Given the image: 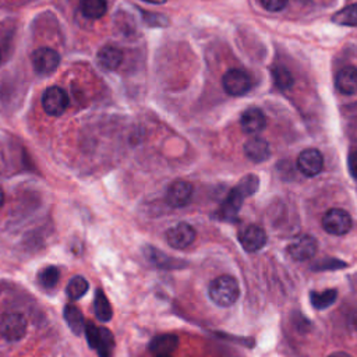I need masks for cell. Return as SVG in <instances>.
<instances>
[{"label": "cell", "instance_id": "obj_2", "mask_svg": "<svg viewBox=\"0 0 357 357\" xmlns=\"http://www.w3.org/2000/svg\"><path fill=\"white\" fill-rule=\"evenodd\" d=\"M85 335L90 347L98 351L99 357H112L115 349L113 333L105 326H97L94 322L85 324Z\"/></svg>", "mask_w": 357, "mask_h": 357}, {"label": "cell", "instance_id": "obj_31", "mask_svg": "<svg viewBox=\"0 0 357 357\" xmlns=\"http://www.w3.org/2000/svg\"><path fill=\"white\" fill-rule=\"evenodd\" d=\"M349 169L350 173L354 178H357V151H354L350 156H349Z\"/></svg>", "mask_w": 357, "mask_h": 357}, {"label": "cell", "instance_id": "obj_6", "mask_svg": "<svg viewBox=\"0 0 357 357\" xmlns=\"http://www.w3.org/2000/svg\"><path fill=\"white\" fill-rule=\"evenodd\" d=\"M33 67L41 76H51L56 72L60 63V55L52 48H40L33 56Z\"/></svg>", "mask_w": 357, "mask_h": 357}, {"label": "cell", "instance_id": "obj_9", "mask_svg": "<svg viewBox=\"0 0 357 357\" xmlns=\"http://www.w3.org/2000/svg\"><path fill=\"white\" fill-rule=\"evenodd\" d=\"M193 197V186L185 181L173 182L166 193V201L173 208H182L190 203Z\"/></svg>", "mask_w": 357, "mask_h": 357}, {"label": "cell", "instance_id": "obj_13", "mask_svg": "<svg viewBox=\"0 0 357 357\" xmlns=\"http://www.w3.org/2000/svg\"><path fill=\"white\" fill-rule=\"evenodd\" d=\"M244 199H247V194L239 186L233 188L219 210V218L225 221H235Z\"/></svg>", "mask_w": 357, "mask_h": 357}, {"label": "cell", "instance_id": "obj_16", "mask_svg": "<svg viewBox=\"0 0 357 357\" xmlns=\"http://www.w3.org/2000/svg\"><path fill=\"white\" fill-rule=\"evenodd\" d=\"M336 88L344 95L357 94V67L346 66L336 74Z\"/></svg>", "mask_w": 357, "mask_h": 357}, {"label": "cell", "instance_id": "obj_3", "mask_svg": "<svg viewBox=\"0 0 357 357\" xmlns=\"http://www.w3.org/2000/svg\"><path fill=\"white\" fill-rule=\"evenodd\" d=\"M27 332V319L20 313H5L0 315V335L10 342H17Z\"/></svg>", "mask_w": 357, "mask_h": 357}, {"label": "cell", "instance_id": "obj_4", "mask_svg": "<svg viewBox=\"0 0 357 357\" xmlns=\"http://www.w3.org/2000/svg\"><path fill=\"white\" fill-rule=\"evenodd\" d=\"M322 228L329 235L343 236L351 229V218L344 210L332 208L324 215Z\"/></svg>", "mask_w": 357, "mask_h": 357}, {"label": "cell", "instance_id": "obj_36", "mask_svg": "<svg viewBox=\"0 0 357 357\" xmlns=\"http://www.w3.org/2000/svg\"><path fill=\"white\" fill-rule=\"evenodd\" d=\"M0 62H2V52H0Z\"/></svg>", "mask_w": 357, "mask_h": 357}, {"label": "cell", "instance_id": "obj_33", "mask_svg": "<svg viewBox=\"0 0 357 357\" xmlns=\"http://www.w3.org/2000/svg\"><path fill=\"white\" fill-rule=\"evenodd\" d=\"M144 2L151 3V5H163V3H166V0H144Z\"/></svg>", "mask_w": 357, "mask_h": 357}, {"label": "cell", "instance_id": "obj_1", "mask_svg": "<svg viewBox=\"0 0 357 357\" xmlns=\"http://www.w3.org/2000/svg\"><path fill=\"white\" fill-rule=\"evenodd\" d=\"M208 296L214 304L219 307H231L240 297V288L233 276L222 275L210 283Z\"/></svg>", "mask_w": 357, "mask_h": 357}, {"label": "cell", "instance_id": "obj_14", "mask_svg": "<svg viewBox=\"0 0 357 357\" xmlns=\"http://www.w3.org/2000/svg\"><path fill=\"white\" fill-rule=\"evenodd\" d=\"M240 126L247 134H258L267 126L265 115L258 108H249L243 112L240 117Z\"/></svg>", "mask_w": 357, "mask_h": 357}, {"label": "cell", "instance_id": "obj_21", "mask_svg": "<svg viewBox=\"0 0 357 357\" xmlns=\"http://www.w3.org/2000/svg\"><path fill=\"white\" fill-rule=\"evenodd\" d=\"M94 308H95V314L98 317L99 321L102 322H108L112 319V306L106 297V294L103 293L102 289H97L95 293V300H94Z\"/></svg>", "mask_w": 357, "mask_h": 357}, {"label": "cell", "instance_id": "obj_23", "mask_svg": "<svg viewBox=\"0 0 357 357\" xmlns=\"http://www.w3.org/2000/svg\"><path fill=\"white\" fill-rule=\"evenodd\" d=\"M333 23L339 26H346V27H357V3L350 5L342 10H339L333 16Z\"/></svg>", "mask_w": 357, "mask_h": 357}, {"label": "cell", "instance_id": "obj_12", "mask_svg": "<svg viewBox=\"0 0 357 357\" xmlns=\"http://www.w3.org/2000/svg\"><path fill=\"white\" fill-rule=\"evenodd\" d=\"M239 240L246 251L254 253L267 244V233L258 225H250L240 232Z\"/></svg>", "mask_w": 357, "mask_h": 357}, {"label": "cell", "instance_id": "obj_17", "mask_svg": "<svg viewBox=\"0 0 357 357\" xmlns=\"http://www.w3.org/2000/svg\"><path fill=\"white\" fill-rule=\"evenodd\" d=\"M122 62H123V52L113 45H106L98 52V63L102 69L108 72H113L119 69Z\"/></svg>", "mask_w": 357, "mask_h": 357}, {"label": "cell", "instance_id": "obj_29", "mask_svg": "<svg viewBox=\"0 0 357 357\" xmlns=\"http://www.w3.org/2000/svg\"><path fill=\"white\" fill-rule=\"evenodd\" d=\"M260 2L268 12H281L286 8L289 0H260Z\"/></svg>", "mask_w": 357, "mask_h": 357}, {"label": "cell", "instance_id": "obj_32", "mask_svg": "<svg viewBox=\"0 0 357 357\" xmlns=\"http://www.w3.org/2000/svg\"><path fill=\"white\" fill-rule=\"evenodd\" d=\"M328 357H351V356H350V354H347V353H344V351H336V353L329 354Z\"/></svg>", "mask_w": 357, "mask_h": 357}, {"label": "cell", "instance_id": "obj_15", "mask_svg": "<svg viewBox=\"0 0 357 357\" xmlns=\"http://www.w3.org/2000/svg\"><path fill=\"white\" fill-rule=\"evenodd\" d=\"M244 153L250 160H253L256 163H261V162H265L271 156V148H269V144L264 138L254 137L246 142Z\"/></svg>", "mask_w": 357, "mask_h": 357}, {"label": "cell", "instance_id": "obj_20", "mask_svg": "<svg viewBox=\"0 0 357 357\" xmlns=\"http://www.w3.org/2000/svg\"><path fill=\"white\" fill-rule=\"evenodd\" d=\"M65 319L69 328L76 333L80 335L85 328V321L81 310L74 304H67L65 307Z\"/></svg>", "mask_w": 357, "mask_h": 357}, {"label": "cell", "instance_id": "obj_10", "mask_svg": "<svg viewBox=\"0 0 357 357\" xmlns=\"http://www.w3.org/2000/svg\"><path fill=\"white\" fill-rule=\"evenodd\" d=\"M297 167L307 177H314L319 174L324 167L322 153L315 148L304 149L297 158Z\"/></svg>", "mask_w": 357, "mask_h": 357}, {"label": "cell", "instance_id": "obj_35", "mask_svg": "<svg viewBox=\"0 0 357 357\" xmlns=\"http://www.w3.org/2000/svg\"><path fill=\"white\" fill-rule=\"evenodd\" d=\"M156 357H172L170 354H162V356H156Z\"/></svg>", "mask_w": 357, "mask_h": 357}, {"label": "cell", "instance_id": "obj_22", "mask_svg": "<svg viewBox=\"0 0 357 357\" xmlns=\"http://www.w3.org/2000/svg\"><path fill=\"white\" fill-rule=\"evenodd\" d=\"M338 297V292L335 289H328L324 292H311L310 293V300L311 304L317 308V310H325L329 306H332L335 303Z\"/></svg>", "mask_w": 357, "mask_h": 357}, {"label": "cell", "instance_id": "obj_18", "mask_svg": "<svg viewBox=\"0 0 357 357\" xmlns=\"http://www.w3.org/2000/svg\"><path fill=\"white\" fill-rule=\"evenodd\" d=\"M177 344H178V338L176 335L163 333V335L155 336L149 342V350L156 356H162V354L172 353L177 347Z\"/></svg>", "mask_w": 357, "mask_h": 357}, {"label": "cell", "instance_id": "obj_34", "mask_svg": "<svg viewBox=\"0 0 357 357\" xmlns=\"http://www.w3.org/2000/svg\"><path fill=\"white\" fill-rule=\"evenodd\" d=\"M3 203H5V194H3V190L0 189V208L3 207Z\"/></svg>", "mask_w": 357, "mask_h": 357}, {"label": "cell", "instance_id": "obj_8", "mask_svg": "<svg viewBox=\"0 0 357 357\" xmlns=\"http://www.w3.org/2000/svg\"><path fill=\"white\" fill-rule=\"evenodd\" d=\"M196 240V231L186 222L177 224L166 232V242L169 246L177 250L188 249Z\"/></svg>", "mask_w": 357, "mask_h": 357}, {"label": "cell", "instance_id": "obj_5", "mask_svg": "<svg viewBox=\"0 0 357 357\" xmlns=\"http://www.w3.org/2000/svg\"><path fill=\"white\" fill-rule=\"evenodd\" d=\"M69 106V97L60 87H49L42 95V108L49 116H62Z\"/></svg>", "mask_w": 357, "mask_h": 357}, {"label": "cell", "instance_id": "obj_24", "mask_svg": "<svg viewBox=\"0 0 357 357\" xmlns=\"http://www.w3.org/2000/svg\"><path fill=\"white\" fill-rule=\"evenodd\" d=\"M88 288H90V285L84 276H74L69 282V285L66 288V293L72 300H78L88 292Z\"/></svg>", "mask_w": 357, "mask_h": 357}, {"label": "cell", "instance_id": "obj_30", "mask_svg": "<svg viewBox=\"0 0 357 357\" xmlns=\"http://www.w3.org/2000/svg\"><path fill=\"white\" fill-rule=\"evenodd\" d=\"M144 19L151 24V26H162L167 24V22L163 19L160 15H153V13H144Z\"/></svg>", "mask_w": 357, "mask_h": 357}, {"label": "cell", "instance_id": "obj_25", "mask_svg": "<svg viewBox=\"0 0 357 357\" xmlns=\"http://www.w3.org/2000/svg\"><path fill=\"white\" fill-rule=\"evenodd\" d=\"M272 78L275 81V85L282 91L292 88V85L294 83L292 73L283 66H275L272 69Z\"/></svg>", "mask_w": 357, "mask_h": 357}, {"label": "cell", "instance_id": "obj_7", "mask_svg": "<svg viewBox=\"0 0 357 357\" xmlns=\"http://www.w3.org/2000/svg\"><path fill=\"white\" fill-rule=\"evenodd\" d=\"M222 84L226 94L232 97H243L251 88V78L243 70L232 69L224 76Z\"/></svg>", "mask_w": 357, "mask_h": 357}, {"label": "cell", "instance_id": "obj_11", "mask_svg": "<svg viewBox=\"0 0 357 357\" xmlns=\"http://www.w3.org/2000/svg\"><path fill=\"white\" fill-rule=\"evenodd\" d=\"M317 249V240L310 235H303L288 246V254L294 261H306L315 256Z\"/></svg>", "mask_w": 357, "mask_h": 357}, {"label": "cell", "instance_id": "obj_28", "mask_svg": "<svg viewBox=\"0 0 357 357\" xmlns=\"http://www.w3.org/2000/svg\"><path fill=\"white\" fill-rule=\"evenodd\" d=\"M238 186L247 194V197H250V196H253L257 190H258V188H260V178H258V176H256V174H247V176H244L242 181L238 183Z\"/></svg>", "mask_w": 357, "mask_h": 357}, {"label": "cell", "instance_id": "obj_19", "mask_svg": "<svg viewBox=\"0 0 357 357\" xmlns=\"http://www.w3.org/2000/svg\"><path fill=\"white\" fill-rule=\"evenodd\" d=\"M80 10L85 19L99 20L108 10V2L106 0H81Z\"/></svg>", "mask_w": 357, "mask_h": 357}, {"label": "cell", "instance_id": "obj_26", "mask_svg": "<svg viewBox=\"0 0 357 357\" xmlns=\"http://www.w3.org/2000/svg\"><path fill=\"white\" fill-rule=\"evenodd\" d=\"M144 254H145V258H147L151 264H153L155 267H159V268H169V267L174 265V263H173L166 254H163L162 251H159V250L155 249V247H151V246L145 247Z\"/></svg>", "mask_w": 357, "mask_h": 357}, {"label": "cell", "instance_id": "obj_27", "mask_svg": "<svg viewBox=\"0 0 357 357\" xmlns=\"http://www.w3.org/2000/svg\"><path fill=\"white\" fill-rule=\"evenodd\" d=\"M59 278H60V271H59V268H56L53 265L44 268L38 275V281H40L41 286L47 288V289H53L58 285Z\"/></svg>", "mask_w": 357, "mask_h": 357}]
</instances>
